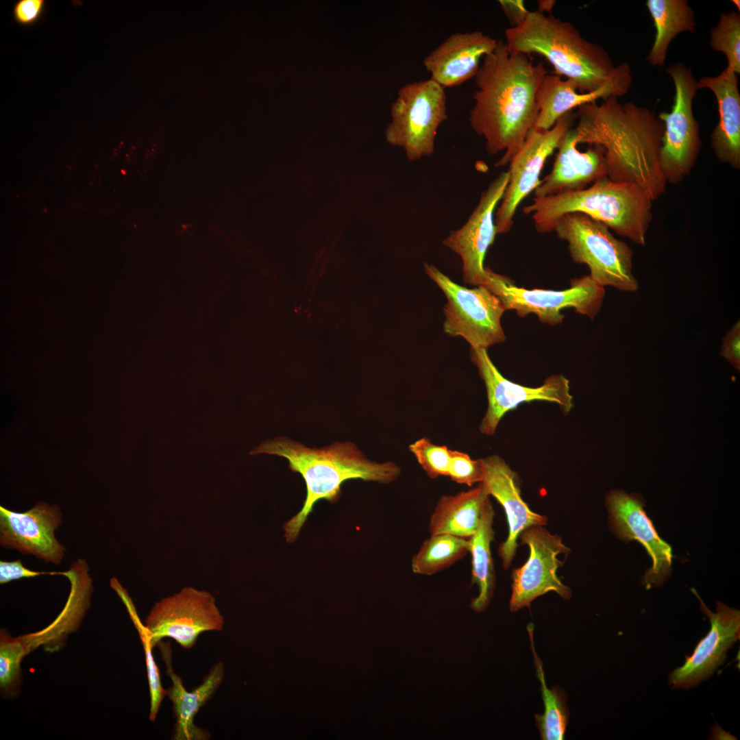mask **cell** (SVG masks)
I'll use <instances>...</instances> for the list:
<instances>
[{"label": "cell", "mask_w": 740, "mask_h": 740, "mask_svg": "<svg viewBox=\"0 0 740 740\" xmlns=\"http://www.w3.org/2000/svg\"><path fill=\"white\" fill-rule=\"evenodd\" d=\"M546 74L543 63L509 51L502 40L483 58L474 77L476 90L469 121L484 139L487 153L504 152L495 167L508 164L535 128L536 92Z\"/></svg>", "instance_id": "obj_1"}, {"label": "cell", "mask_w": 740, "mask_h": 740, "mask_svg": "<svg viewBox=\"0 0 740 740\" xmlns=\"http://www.w3.org/2000/svg\"><path fill=\"white\" fill-rule=\"evenodd\" d=\"M577 119V145L604 149L610 180L635 184L652 201L665 192L659 162L664 124L652 110L611 97L579 107Z\"/></svg>", "instance_id": "obj_2"}, {"label": "cell", "mask_w": 740, "mask_h": 740, "mask_svg": "<svg viewBox=\"0 0 740 740\" xmlns=\"http://www.w3.org/2000/svg\"><path fill=\"white\" fill-rule=\"evenodd\" d=\"M276 455L287 459L290 469L304 480L306 496L300 511L284 525V536L292 543L312 512L317 502L334 503L340 498L341 486L347 480L389 484L401 474V467L392 461L369 460L351 442H336L323 448H310L285 436L267 439L249 452Z\"/></svg>", "instance_id": "obj_3"}, {"label": "cell", "mask_w": 740, "mask_h": 740, "mask_svg": "<svg viewBox=\"0 0 740 740\" xmlns=\"http://www.w3.org/2000/svg\"><path fill=\"white\" fill-rule=\"evenodd\" d=\"M504 34L509 51L544 57L554 74L569 80L579 92L595 91L631 72L628 63L615 66L603 47L586 40L571 23L550 14L529 11L521 23Z\"/></svg>", "instance_id": "obj_4"}, {"label": "cell", "mask_w": 740, "mask_h": 740, "mask_svg": "<svg viewBox=\"0 0 740 740\" xmlns=\"http://www.w3.org/2000/svg\"><path fill=\"white\" fill-rule=\"evenodd\" d=\"M652 199L639 186L615 182L608 177L588 188L533 199L523 208L530 214L536 231H554L557 221L569 213H582L605 224L617 234L645 246L652 219Z\"/></svg>", "instance_id": "obj_5"}, {"label": "cell", "mask_w": 740, "mask_h": 740, "mask_svg": "<svg viewBox=\"0 0 740 740\" xmlns=\"http://www.w3.org/2000/svg\"><path fill=\"white\" fill-rule=\"evenodd\" d=\"M604 223L582 213H569L556 223L554 231L568 243L574 262L586 264L589 275L602 286L634 292L639 282L632 273V251Z\"/></svg>", "instance_id": "obj_6"}, {"label": "cell", "mask_w": 740, "mask_h": 740, "mask_svg": "<svg viewBox=\"0 0 740 740\" xmlns=\"http://www.w3.org/2000/svg\"><path fill=\"white\" fill-rule=\"evenodd\" d=\"M392 121L385 135L415 162L434 152L438 129L447 119L445 88L431 79L406 84L391 106Z\"/></svg>", "instance_id": "obj_7"}, {"label": "cell", "mask_w": 740, "mask_h": 740, "mask_svg": "<svg viewBox=\"0 0 740 740\" xmlns=\"http://www.w3.org/2000/svg\"><path fill=\"white\" fill-rule=\"evenodd\" d=\"M482 286L498 297L506 310H514L521 317L533 313L542 323L553 325L563 322L562 310L567 308L593 319L605 295L604 287L589 275L571 280L570 287L563 291L527 289L517 286L511 279L489 267Z\"/></svg>", "instance_id": "obj_8"}, {"label": "cell", "mask_w": 740, "mask_h": 740, "mask_svg": "<svg viewBox=\"0 0 740 740\" xmlns=\"http://www.w3.org/2000/svg\"><path fill=\"white\" fill-rule=\"evenodd\" d=\"M424 269L447 300L443 307L445 333L463 337L471 348L486 349L506 340L501 325L506 310L497 297L482 286H460L432 264L425 263Z\"/></svg>", "instance_id": "obj_9"}, {"label": "cell", "mask_w": 740, "mask_h": 740, "mask_svg": "<svg viewBox=\"0 0 740 740\" xmlns=\"http://www.w3.org/2000/svg\"><path fill=\"white\" fill-rule=\"evenodd\" d=\"M667 73L674 82L675 95L671 111L658 116L664 124L659 162L667 182L678 183L690 173L701 146L693 112L699 88L691 69L682 62L670 64Z\"/></svg>", "instance_id": "obj_10"}, {"label": "cell", "mask_w": 740, "mask_h": 740, "mask_svg": "<svg viewBox=\"0 0 740 740\" xmlns=\"http://www.w3.org/2000/svg\"><path fill=\"white\" fill-rule=\"evenodd\" d=\"M224 623L211 593L186 587L156 602L147 617L145 626L153 647L162 639L171 638L182 648L190 649L201 633L221 631Z\"/></svg>", "instance_id": "obj_11"}, {"label": "cell", "mask_w": 740, "mask_h": 740, "mask_svg": "<svg viewBox=\"0 0 740 740\" xmlns=\"http://www.w3.org/2000/svg\"><path fill=\"white\" fill-rule=\"evenodd\" d=\"M575 119L576 114L571 111L549 130L533 129L511 160L508 184L495 214L497 234L510 230L519 205L540 184V175L547 159L556 150Z\"/></svg>", "instance_id": "obj_12"}, {"label": "cell", "mask_w": 740, "mask_h": 740, "mask_svg": "<svg viewBox=\"0 0 740 740\" xmlns=\"http://www.w3.org/2000/svg\"><path fill=\"white\" fill-rule=\"evenodd\" d=\"M471 359L478 369L487 393L488 407L479 430L493 435L504 416L520 404L544 401L557 404L565 413L573 408L569 381L562 375H552L538 387H528L509 381L497 369L486 349L471 348Z\"/></svg>", "instance_id": "obj_13"}, {"label": "cell", "mask_w": 740, "mask_h": 740, "mask_svg": "<svg viewBox=\"0 0 740 740\" xmlns=\"http://www.w3.org/2000/svg\"><path fill=\"white\" fill-rule=\"evenodd\" d=\"M519 539L522 544L529 547L530 555L526 563L512 573L510 610L515 612L529 606L534 599L550 591L556 592L565 600L569 599L571 589L563 584L556 574L562 565L558 555L570 552L562 539L550 533L543 526L526 528Z\"/></svg>", "instance_id": "obj_14"}, {"label": "cell", "mask_w": 740, "mask_h": 740, "mask_svg": "<svg viewBox=\"0 0 740 740\" xmlns=\"http://www.w3.org/2000/svg\"><path fill=\"white\" fill-rule=\"evenodd\" d=\"M508 181V173L502 172L489 185L465 223L452 231L443 244L458 254L463 262V280L480 286L485 279L484 261L497 233L495 212Z\"/></svg>", "instance_id": "obj_15"}, {"label": "cell", "mask_w": 740, "mask_h": 740, "mask_svg": "<svg viewBox=\"0 0 740 740\" xmlns=\"http://www.w3.org/2000/svg\"><path fill=\"white\" fill-rule=\"evenodd\" d=\"M606 506L613 532L628 542L636 540L642 544L652 560L645 573L643 583L647 589L663 584L671 576V547L658 534L645 510V501L638 493L611 490L606 497Z\"/></svg>", "instance_id": "obj_16"}, {"label": "cell", "mask_w": 740, "mask_h": 740, "mask_svg": "<svg viewBox=\"0 0 740 740\" xmlns=\"http://www.w3.org/2000/svg\"><path fill=\"white\" fill-rule=\"evenodd\" d=\"M691 591L700 602V609L709 619L711 628L700 639L684 663L676 667L669 676L672 689H687L707 679L722 665L728 650L740 637V612L717 601L716 612L704 603L694 588Z\"/></svg>", "instance_id": "obj_17"}, {"label": "cell", "mask_w": 740, "mask_h": 740, "mask_svg": "<svg viewBox=\"0 0 740 740\" xmlns=\"http://www.w3.org/2000/svg\"><path fill=\"white\" fill-rule=\"evenodd\" d=\"M60 523L61 513L56 505L40 502L24 513L1 506L0 543L6 548L59 564L66 550L54 535Z\"/></svg>", "instance_id": "obj_18"}, {"label": "cell", "mask_w": 740, "mask_h": 740, "mask_svg": "<svg viewBox=\"0 0 740 740\" xmlns=\"http://www.w3.org/2000/svg\"><path fill=\"white\" fill-rule=\"evenodd\" d=\"M482 459L485 473L482 483L502 505L508 520V536L498 548L502 567L506 569L516 554L520 534L530 526L545 525L547 517L533 512L523 501L517 474L502 458L492 455Z\"/></svg>", "instance_id": "obj_19"}, {"label": "cell", "mask_w": 740, "mask_h": 740, "mask_svg": "<svg viewBox=\"0 0 740 740\" xmlns=\"http://www.w3.org/2000/svg\"><path fill=\"white\" fill-rule=\"evenodd\" d=\"M496 39L481 31L451 34L423 60L430 79L445 88L475 77L483 58L496 47Z\"/></svg>", "instance_id": "obj_20"}, {"label": "cell", "mask_w": 740, "mask_h": 740, "mask_svg": "<svg viewBox=\"0 0 740 740\" xmlns=\"http://www.w3.org/2000/svg\"><path fill=\"white\" fill-rule=\"evenodd\" d=\"M572 128L562 138L552 169L534 190V197L582 190L588 184L607 177L604 149L591 145L587 151H580Z\"/></svg>", "instance_id": "obj_21"}, {"label": "cell", "mask_w": 740, "mask_h": 740, "mask_svg": "<svg viewBox=\"0 0 740 740\" xmlns=\"http://www.w3.org/2000/svg\"><path fill=\"white\" fill-rule=\"evenodd\" d=\"M158 646L166 667V674L171 680L166 695L172 702L175 722L173 739L175 740H206L210 737L208 732L198 727L194 722L200 708L212 697L224 679V666L221 661L212 667L202 683L191 691H188L181 678L172 667V652L170 643L160 641Z\"/></svg>", "instance_id": "obj_22"}, {"label": "cell", "mask_w": 740, "mask_h": 740, "mask_svg": "<svg viewBox=\"0 0 740 740\" xmlns=\"http://www.w3.org/2000/svg\"><path fill=\"white\" fill-rule=\"evenodd\" d=\"M632 79L629 72L595 91L579 92L569 80L554 73L546 74L536 92L539 114L535 128L549 130L560 118L576 108L599 99L623 97L628 92Z\"/></svg>", "instance_id": "obj_23"}, {"label": "cell", "mask_w": 740, "mask_h": 740, "mask_svg": "<svg viewBox=\"0 0 740 740\" xmlns=\"http://www.w3.org/2000/svg\"><path fill=\"white\" fill-rule=\"evenodd\" d=\"M698 88H708L717 101L719 121L711 134V147L717 158L734 169L740 168V93L738 77L726 66L715 77L698 81Z\"/></svg>", "instance_id": "obj_24"}, {"label": "cell", "mask_w": 740, "mask_h": 740, "mask_svg": "<svg viewBox=\"0 0 740 740\" xmlns=\"http://www.w3.org/2000/svg\"><path fill=\"white\" fill-rule=\"evenodd\" d=\"M88 565L82 560L73 563L64 572L71 581V589L66 604L57 618L42 630L19 636L28 654L41 645L52 650L79 624L86 611L92 589Z\"/></svg>", "instance_id": "obj_25"}, {"label": "cell", "mask_w": 740, "mask_h": 740, "mask_svg": "<svg viewBox=\"0 0 740 740\" xmlns=\"http://www.w3.org/2000/svg\"><path fill=\"white\" fill-rule=\"evenodd\" d=\"M490 502V495L482 482L468 491L441 496L430 519V535L447 534L470 538Z\"/></svg>", "instance_id": "obj_26"}, {"label": "cell", "mask_w": 740, "mask_h": 740, "mask_svg": "<svg viewBox=\"0 0 740 740\" xmlns=\"http://www.w3.org/2000/svg\"><path fill=\"white\" fill-rule=\"evenodd\" d=\"M645 5L656 29L646 61L652 66H661L674 38L682 32H695L694 12L687 0H648Z\"/></svg>", "instance_id": "obj_27"}, {"label": "cell", "mask_w": 740, "mask_h": 740, "mask_svg": "<svg viewBox=\"0 0 740 740\" xmlns=\"http://www.w3.org/2000/svg\"><path fill=\"white\" fill-rule=\"evenodd\" d=\"M495 511L490 502L482 514L480 525L469 538L471 555V583L478 588V595L471 600L470 607L474 611L483 612L488 607L495 586V574L491 552L494 540L493 528Z\"/></svg>", "instance_id": "obj_28"}, {"label": "cell", "mask_w": 740, "mask_h": 740, "mask_svg": "<svg viewBox=\"0 0 740 740\" xmlns=\"http://www.w3.org/2000/svg\"><path fill=\"white\" fill-rule=\"evenodd\" d=\"M469 552V539L447 534H432L411 560L413 573L432 576L445 569Z\"/></svg>", "instance_id": "obj_29"}, {"label": "cell", "mask_w": 740, "mask_h": 740, "mask_svg": "<svg viewBox=\"0 0 740 740\" xmlns=\"http://www.w3.org/2000/svg\"><path fill=\"white\" fill-rule=\"evenodd\" d=\"M529 629V628H528ZM529 629L532 651L537 677L541 682V691L544 704V713L536 715V723L543 740H562L567 728L569 711L565 695L560 689H549L545 683L542 663L535 652L533 645L532 628Z\"/></svg>", "instance_id": "obj_30"}, {"label": "cell", "mask_w": 740, "mask_h": 740, "mask_svg": "<svg viewBox=\"0 0 740 740\" xmlns=\"http://www.w3.org/2000/svg\"><path fill=\"white\" fill-rule=\"evenodd\" d=\"M111 586L125 604L143 643L150 693L149 719L153 722L156 718L161 703L166 695V691L162 685L159 669L154 661L152 654V648L153 646L150 634L147 626L139 619L135 606L127 591L122 588L115 579L111 580Z\"/></svg>", "instance_id": "obj_31"}, {"label": "cell", "mask_w": 740, "mask_h": 740, "mask_svg": "<svg viewBox=\"0 0 740 740\" xmlns=\"http://www.w3.org/2000/svg\"><path fill=\"white\" fill-rule=\"evenodd\" d=\"M710 45L713 50L723 53L727 67L740 73V14L732 11L720 14L715 26L710 32Z\"/></svg>", "instance_id": "obj_32"}, {"label": "cell", "mask_w": 740, "mask_h": 740, "mask_svg": "<svg viewBox=\"0 0 740 740\" xmlns=\"http://www.w3.org/2000/svg\"><path fill=\"white\" fill-rule=\"evenodd\" d=\"M27 656L18 637H12L5 630L0 634V688L6 696H12L17 690L21 678V664Z\"/></svg>", "instance_id": "obj_33"}, {"label": "cell", "mask_w": 740, "mask_h": 740, "mask_svg": "<svg viewBox=\"0 0 740 740\" xmlns=\"http://www.w3.org/2000/svg\"><path fill=\"white\" fill-rule=\"evenodd\" d=\"M409 450L430 478L448 476L451 449L447 446L434 444L428 438L422 437L410 444Z\"/></svg>", "instance_id": "obj_34"}, {"label": "cell", "mask_w": 740, "mask_h": 740, "mask_svg": "<svg viewBox=\"0 0 740 740\" xmlns=\"http://www.w3.org/2000/svg\"><path fill=\"white\" fill-rule=\"evenodd\" d=\"M485 468L483 459L473 460L464 452L451 449V460L448 476L458 484L469 486L482 482Z\"/></svg>", "instance_id": "obj_35"}, {"label": "cell", "mask_w": 740, "mask_h": 740, "mask_svg": "<svg viewBox=\"0 0 740 740\" xmlns=\"http://www.w3.org/2000/svg\"><path fill=\"white\" fill-rule=\"evenodd\" d=\"M720 355L736 370L740 371V321L739 319L724 337Z\"/></svg>", "instance_id": "obj_36"}, {"label": "cell", "mask_w": 740, "mask_h": 740, "mask_svg": "<svg viewBox=\"0 0 740 740\" xmlns=\"http://www.w3.org/2000/svg\"><path fill=\"white\" fill-rule=\"evenodd\" d=\"M40 574H60V572H39L30 570L22 564L20 560L15 561L0 562L1 584L23 578H34Z\"/></svg>", "instance_id": "obj_37"}, {"label": "cell", "mask_w": 740, "mask_h": 740, "mask_svg": "<svg viewBox=\"0 0 740 740\" xmlns=\"http://www.w3.org/2000/svg\"><path fill=\"white\" fill-rule=\"evenodd\" d=\"M43 0H21L14 5V16L22 25L34 23L40 15L44 6Z\"/></svg>", "instance_id": "obj_38"}, {"label": "cell", "mask_w": 740, "mask_h": 740, "mask_svg": "<svg viewBox=\"0 0 740 740\" xmlns=\"http://www.w3.org/2000/svg\"><path fill=\"white\" fill-rule=\"evenodd\" d=\"M498 3L511 23V27L521 23L529 12L521 0H500Z\"/></svg>", "instance_id": "obj_39"}, {"label": "cell", "mask_w": 740, "mask_h": 740, "mask_svg": "<svg viewBox=\"0 0 740 740\" xmlns=\"http://www.w3.org/2000/svg\"><path fill=\"white\" fill-rule=\"evenodd\" d=\"M711 739H737L730 732L724 730L717 723L711 730Z\"/></svg>", "instance_id": "obj_40"}, {"label": "cell", "mask_w": 740, "mask_h": 740, "mask_svg": "<svg viewBox=\"0 0 740 740\" xmlns=\"http://www.w3.org/2000/svg\"><path fill=\"white\" fill-rule=\"evenodd\" d=\"M554 4V1H539L538 2L539 8L537 11L544 14L545 12H551Z\"/></svg>", "instance_id": "obj_41"}, {"label": "cell", "mask_w": 740, "mask_h": 740, "mask_svg": "<svg viewBox=\"0 0 740 740\" xmlns=\"http://www.w3.org/2000/svg\"><path fill=\"white\" fill-rule=\"evenodd\" d=\"M732 3L736 6L738 10H740V1L739 0H732Z\"/></svg>", "instance_id": "obj_42"}]
</instances>
